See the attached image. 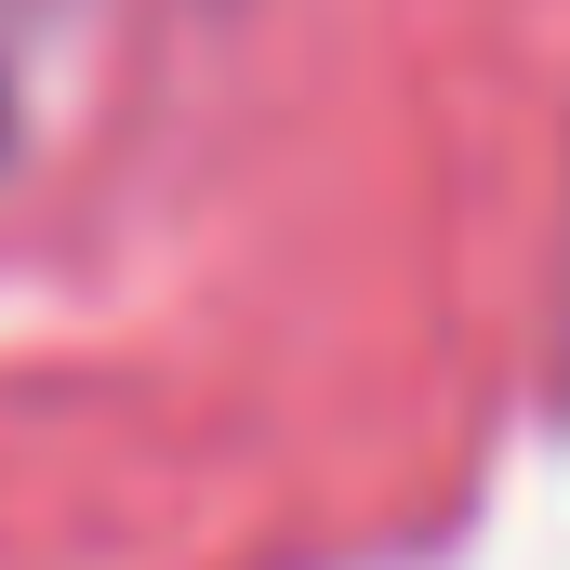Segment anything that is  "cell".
<instances>
[{
	"label": "cell",
	"instance_id": "obj_1",
	"mask_svg": "<svg viewBox=\"0 0 570 570\" xmlns=\"http://www.w3.org/2000/svg\"><path fill=\"white\" fill-rule=\"evenodd\" d=\"M80 0H0V173L27 159V107H40V40L67 27Z\"/></svg>",
	"mask_w": 570,
	"mask_h": 570
}]
</instances>
